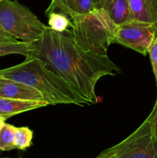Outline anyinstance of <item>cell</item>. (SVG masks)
<instances>
[{"mask_svg": "<svg viewBox=\"0 0 157 158\" xmlns=\"http://www.w3.org/2000/svg\"><path fill=\"white\" fill-rule=\"evenodd\" d=\"M29 56L36 57L54 73L72 85L89 105L98 102L95 86L106 76L121 73L122 69L109 59L78 46L70 31L58 32L47 26L32 43Z\"/></svg>", "mask_w": 157, "mask_h": 158, "instance_id": "6da1fadb", "label": "cell"}, {"mask_svg": "<svg viewBox=\"0 0 157 158\" xmlns=\"http://www.w3.org/2000/svg\"><path fill=\"white\" fill-rule=\"evenodd\" d=\"M0 77L35 88L44 96L49 105H89L72 85L54 73L36 57H26L22 63L16 66L0 69Z\"/></svg>", "mask_w": 157, "mask_h": 158, "instance_id": "7a4b0ae2", "label": "cell"}, {"mask_svg": "<svg viewBox=\"0 0 157 158\" xmlns=\"http://www.w3.org/2000/svg\"><path fill=\"white\" fill-rule=\"evenodd\" d=\"M70 19V35L78 46L95 53L107 55L118 26L106 11L95 8L88 13Z\"/></svg>", "mask_w": 157, "mask_h": 158, "instance_id": "3957f363", "label": "cell"}, {"mask_svg": "<svg viewBox=\"0 0 157 158\" xmlns=\"http://www.w3.org/2000/svg\"><path fill=\"white\" fill-rule=\"evenodd\" d=\"M0 24L17 40L30 43L39 40L48 26L17 0L0 2Z\"/></svg>", "mask_w": 157, "mask_h": 158, "instance_id": "277c9868", "label": "cell"}, {"mask_svg": "<svg viewBox=\"0 0 157 158\" xmlns=\"http://www.w3.org/2000/svg\"><path fill=\"white\" fill-rule=\"evenodd\" d=\"M108 151L111 158H157V139L149 116L132 134Z\"/></svg>", "mask_w": 157, "mask_h": 158, "instance_id": "5b68a950", "label": "cell"}, {"mask_svg": "<svg viewBox=\"0 0 157 158\" xmlns=\"http://www.w3.org/2000/svg\"><path fill=\"white\" fill-rule=\"evenodd\" d=\"M156 36V24L132 19L118 26L113 43L132 49L145 56Z\"/></svg>", "mask_w": 157, "mask_h": 158, "instance_id": "8992f818", "label": "cell"}, {"mask_svg": "<svg viewBox=\"0 0 157 158\" xmlns=\"http://www.w3.org/2000/svg\"><path fill=\"white\" fill-rule=\"evenodd\" d=\"M0 97L26 100H46L44 96L35 88L2 77H0Z\"/></svg>", "mask_w": 157, "mask_h": 158, "instance_id": "52a82bcc", "label": "cell"}, {"mask_svg": "<svg viewBox=\"0 0 157 158\" xmlns=\"http://www.w3.org/2000/svg\"><path fill=\"white\" fill-rule=\"evenodd\" d=\"M46 100H26L0 97V117L7 120L21 113L48 106Z\"/></svg>", "mask_w": 157, "mask_h": 158, "instance_id": "ba28073f", "label": "cell"}, {"mask_svg": "<svg viewBox=\"0 0 157 158\" xmlns=\"http://www.w3.org/2000/svg\"><path fill=\"white\" fill-rule=\"evenodd\" d=\"M94 6L106 11L117 26L132 20L129 0H97Z\"/></svg>", "mask_w": 157, "mask_h": 158, "instance_id": "9c48e42d", "label": "cell"}, {"mask_svg": "<svg viewBox=\"0 0 157 158\" xmlns=\"http://www.w3.org/2000/svg\"><path fill=\"white\" fill-rule=\"evenodd\" d=\"M56 9L72 18L91 12L95 9V6L93 0H52L46 9V15H48Z\"/></svg>", "mask_w": 157, "mask_h": 158, "instance_id": "30bf717a", "label": "cell"}, {"mask_svg": "<svg viewBox=\"0 0 157 158\" xmlns=\"http://www.w3.org/2000/svg\"><path fill=\"white\" fill-rule=\"evenodd\" d=\"M132 19L157 23V0H129Z\"/></svg>", "mask_w": 157, "mask_h": 158, "instance_id": "8fae6325", "label": "cell"}, {"mask_svg": "<svg viewBox=\"0 0 157 158\" xmlns=\"http://www.w3.org/2000/svg\"><path fill=\"white\" fill-rule=\"evenodd\" d=\"M32 43H24L22 41L0 42V56L19 54L28 57L30 56Z\"/></svg>", "mask_w": 157, "mask_h": 158, "instance_id": "7c38bea8", "label": "cell"}, {"mask_svg": "<svg viewBox=\"0 0 157 158\" xmlns=\"http://www.w3.org/2000/svg\"><path fill=\"white\" fill-rule=\"evenodd\" d=\"M15 127L5 123L0 131V151H9L15 149Z\"/></svg>", "mask_w": 157, "mask_h": 158, "instance_id": "4fadbf2b", "label": "cell"}, {"mask_svg": "<svg viewBox=\"0 0 157 158\" xmlns=\"http://www.w3.org/2000/svg\"><path fill=\"white\" fill-rule=\"evenodd\" d=\"M49 26L58 32H68V28L71 26V20L63 12H52L48 15Z\"/></svg>", "mask_w": 157, "mask_h": 158, "instance_id": "5bb4252c", "label": "cell"}, {"mask_svg": "<svg viewBox=\"0 0 157 158\" xmlns=\"http://www.w3.org/2000/svg\"><path fill=\"white\" fill-rule=\"evenodd\" d=\"M33 132L27 127H16L15 131V149L24 150L32 145Z\"/></svg>", "mask_w": 157, "mask_h": 158, "instance_id": "9a60e30c", "label": "cell"}, {"mask_svg": "<svg viewBox=\"0 0 157 158\" xmlns=\"http://www.w3.org/2000/svg\"><path fill=\"white\" fill-rule=\"evenodd\" d=\"M148 54L149 56V59H150L151 65H152V71H153L154 77L155 79V83H156V88H157V36L155 37V40H153L152 43L151 44L150 47H149V51H148ZM157 104V97L156 100H155V105Z\"/></svg>", "mask_w": 157, "mask_h": 158, "instance_id": "2e32d148", "label": "cell"}, {"mask_svg": "<svg viewBox=\"0 0 157 158\" xmlns=\"http://www.w3.org/2000/svg\"><path fill=\"white\" fill-rule=\"evenodd\" d=\"M150 117L151 126H152V132H153L154 136L157 139V104L154 105V107L152 109V112L149 114Z\"/></svg>", "mask_w": 157, "mask_h": 158, "instance_id": "e0dca14e", "label": "cell"}, {"mask_svg": "<svg viewBox=\"0 0 157 158\" xmlns=\"http://www.w3.org/2000/svg\"><path fill=\"white\" fill-rule=\"evenodd\" d=\"M18 41L15 37L6 32L4 28L0 24V42H16Z\"/></svg>", "mask_w": 157, "mask_h": 158, "instance_id": "ac0fdd59", "label": "cell"}, {"mask_svg": "<svg viewBox=\"0 0 157 158\" xmlns=\"http://www.w3.org/2000/svg\"><path fill=\"white\" fill-rule=\"evenodd\" d=\"M95 158H110V156H109L108 151L106 150V151H103V152L100 153Z\"/></svg>", "mask_w": 157, "mask_h": 158, "instance_id": "d6986e66", "label": "cell"}, {"mask_svg": "<svg viewBox=\"0 0 157 158\" xmlns=\"http://www.w3.org/2000/svg\"><path fill=\"white\" fill-rule=\"evenodd\" d=\"M6 119L3 118V117H0V131H1V129L2 128V127L4 126V124L6 123H5V121H6Z\"/></svg>", "mask_w": 157, "mask_h": 158, "instance_id": "ffe728a7", "label": "cell"}, {"mask_svg": "<svg viewBox=\"0 0 157 158\" xmlns=\"http://www.w3.org/2000/svg\"><path fill=\"white\" fill-rule=\"evenodd\" d=\"M97 1V0H93V2H94V3H95V2H96Z\"/></svg>", "mask_w": 157, "mask_h": 158, "instance_id": "44dd1931", "label": "cell"}, {"mask_svg": "<svg viewBox=\"0 0 157 158\" xmlns=\"http://www.w3.org/2000/svg\"><path fill=\"white\" fill-rule=\"evenodd\" d=\"M2 158H7V157H2Z\"/></svg>", "mask_w": 157, "mask_h": 158, "instance_id": "7402d4cb", "label": "cell"}, {"mask_svg": "<svg viewBox=\"0 0 157 158\" xmlns=\"http://www.w3.org/2000/svg\"><path fill=\"white\" fill-rule=\"evenodd\" d=\"M1 1H2V0H0V2H1Z\"/></svg>", "mask_w": 157, "mask_h": 158, "instance_id": "603a6c76", "label": "cell"}, {"mask_svg": "<svg viewBox=\"0 0 157 158\" xmlns=\"http://www.w3.org/2000/svg\"><path fill=\"white\" fill-rule=\"evenodd\" d=\"M156 26H157V23H156Z\"/></svg>", "mask_w": 157, "mask_h": 158, "instance_id": "cb8c5ba5", "label": "cell"}, {"mask_svg": "<svg viewBox=\"0 0 157 158\" xmlns=\"http://www.w3.org/2000/svg\"><path fill=\"white\" fill-rule=\"evenodd\" d=\"M20 158H21V157H20Z\"/></svg>", "mask_w": 157, "mask_h": 158, "instance_id": "d4e9b609", "label": "cell"}]
</instances>
